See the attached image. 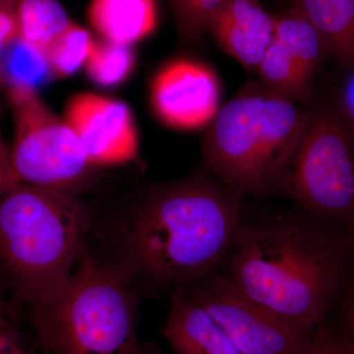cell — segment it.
<instances>
[{"label": "cell", "mask_w": 354, "mask_h": 354, "mask_svg": "<svg viewBox=\"0 0 354 354\" xmlns=\"http://www.w3.org/2000/svg\"><path fill=\"white\" fill-rule=\"evenodd\" d=\"M225 0H169L181 37L196 44L207 32L209 21Z\"/></svg>", "instance_id": "cell-21"}, {"label": "cell", "mask_w": 354, "mask_h": 354, "mask_svg": "<svg viewBox=\"0 0 354 354\" xmlns=\"http://www.w3.org/2000/svg\"><path fill=\"white\" fill-rule=\"evenodd\" d=\"M199 302L243 354H307L311 335L254 301L220 271L178 286Z\"/></svg>", "instance_id": "cell-8"}, {"label": "cell", "mask_w": 354, "mask_h": 354, "mask_svg": "<svg viewBox=\"0 0 354 354\" xmlns=\"http://www.w3.org/2000/svg\"><path fill=\"white\" fill-rule=\"evenodd\" d=\"M344 68L354 65V0H293Z\"/></svg>", "instance_id": "cell-14"}, {"label": "cell", "mask_w": 354, "mask_h": 354, "mask_svg": "<svg viewBox=\"0 0 354 354\" xmlns=\"http://www.w3.org/2000/svg\"><path fill=\"white\" fill-rule=\"evenodd\" d=\"M307 354H354V346L325 322L312 333Z\"/></svg>", "instance_id": "cell-23"}, {"label": "cell", "mask_w": 354, "mask_h": 354, "mask_svg": "<svg viewBox=\"0 0 354 354\" xmlns=\"http://www.w3.org/2000/svg\"><path fill=\"white\" fill-rule=\"evenodd\" d=\"M354 268V237L304 209L242 216L220 271L247 297L311 335Z\"/></svg>", "instance_id": "cell-1"}, {"label": "cell", "mask_w": 354, "mask_h": 354, "mask_svg": "<svg viewBox=\"0 0 354 354\" xmlns=\"http://www.w3.org/2000/svg\"><path fill=\"white\" fill-rule=\"evenodd\" d=\"M88 19L104 41L132 46L155 31L157 4L156 0H92Z\"/></svg>", "instance_id": "cell-13"}, {"label": "cell", "mask_w": 354, "mask_h": 354, "mask_svg": "<svg viewBox=\"0 0 354 354\" xmlns=\"http://www.w3.org/2000/svg\"><path fill=\"white\" fill-rule=\"evenodd\" d=\"M6 315V285L3 276L0 272V351L7 348L14 339H17L7 321Z\"/></svg>", "instance_id": "cell-25"}, {"label": "cell", "mask_w": 354, "mask_h": 354, "mask_svg": "<svg viewBox=\"0 0 354 354\" xmlns=\"http://www.w3.org/2000/svg\"><path fill=\"white\" fill-rule=\"evenodd\" d=\"M276 194L354 234V129L332 109L310 111Z\"/></svg>", "instance_id": "cell-6"}, {"label": "cell", "mask_w": 354, "mask_h": 354, "mask_svg": "<svg viewBox=\"0 0 354 354\" xmlns=\"http://www.w3.org/2000/svg\"><path fill=\"white\" fill-rule=\"evenodd\" d=\"M353 237H354V234H353Z\"/></svg>", "instance_id": "cell-30"}, {"label": "cell", "mask_w": 354, "mask_h": 354, "mask_svg": "<svg viewBox=\"0 0 354 354\" xmlns=\"http://www.w3.org/2000/svg\"><path fill=\"white\" fill-rule=\"evenodd\" d=\"M20 39L46 53L72 22L57 0H16Z\"/></svg>", "instance_id": "cell-17"}, {"label": "cell", "mask_w": 354, "mask_h": 354, "mask_svg": "<svg viewBox=\"0 0 354 354\" xmlns=\"http://www.w3.org/2000/svg\"><path fill=\"white\" fill-rule=\"evenodd\" d=\"M6 88L12 84H26L38 90L53 77L46 53L18 39L4 62Z\"/></svg>", "instance_id": "cell-20"}, {"label": "cell", "mask_w": 354, "mask_h": 354, "mask_svg": "<svg viewBox=\"0 0 354 354\" xmlns=\"http://www.w3.org/2000/svg\"><path fill=\"white\" fill-rule=\"evenodd\" d=\"M309 118L268 88H245L211 122L203 144L207 169L242 197L276 194Z\"/></svg>", "instance_id": "cell-4"}, {"label": "cell", "mask_w": 354, "mask_h": 354, "mask_svg": "<svg viewBox=\"0 0 354 354\" xmlns=\"http://www.w3.org/2000/svg\"><path fill=\"white\" fill-rule=\"evenodd\" d=\"M6 90L14 123L9 151L10 185L69 193L92 167L80 140L66 120L48 108L36 88L17 83Z\"/></svg>", "instance_id": "cell-7"}, {"label": "cell", "mask_w": 354, "mask_h": 354, "mask_svg": "<svg viewBox=\"0 0 354 354\" xmlns=\"http://www.w3.org/2000/svg\"><path fill=\"white\" fill-rule=\"evenodd\" d=\"M274 39L312 76L330 53L318 30L295 7L274 16Z\"/></svg>", "instance_id": "cell-16"}, {"label": "cell", "mask_w": 354, "mask_h": 354, "mask_svg": "<svg viewBox=\"0 0 354 354\" xmlns=\"http://www.w3.org/2000/svg\"><path fill=\"white\" fill-rule=\"evenodd\" d=\"M97 41L85 28L71 22L46 50L55 78H67L85 67Z\"/></svg>", "instance_id": "cell-19"}, {"label": "cell", "mask_w": 354, "mask_h": 354, "mask_svg": "<svg viewBox=\"0 0 354 354\" xmlns=\"http://www.w3.org/2000/svg\"><path fill=\"white\" fill-rule=\"evenodd\" d=\"M91 223L87 206L64 191L16 184L0 197V263L31 317L68 283Z\"/></svg>", "instance_id": "cell-3"}, {"label": "cell", "mask_w": 354, "mask_h": 354, "mask_svg": "<svg viewBox=\"0 0 354 354\" xmlns=\"http://www.w3.org/2000/svg\"><path fill=\"white\" fill-rule=\"evenodd\" d=\"M136 64V55L132 46L97 41L94 50L85 64L86 74L93 83L101 87L120 85L131 75Z\"/></svg>", "instance_id": "cell-18"}, {"label": "cell", "mask_w": 354, "mask_h": 354, "mask_svg": "<svg viewBox=\"0 0 354 354\" xmlns=\"http://www.w3.org/2000/svg\"><path fill=\"white\" fill-rule=\"evenodd\" d=\"M64 115L92 167L127 164L137 158L138 131L124 102L95 93H78L67 102Z\"/></svg>", "instance_id": "cell-9"}, {"label": "cell", "mask_w": 354, "mask_h": 354, "mask_svg": "<svg viewBox=\"0 0 354 354\" xmlns=\"http://www.w3.org/2000/svg\"><path fill=\"white\" fill-rule=\"evenodd\" d=\"M207 32L246 68H257L274 39V15L259 0H225L209 19Z\"/></svg>", "instance_id": "cell-11"}, {"label": "cell", "mask_w": 354, "mask_h": 354, "mask_svg": "<svg viewBox=\"0 0 354 354\" xmlns=\"http://www.w3.org/2000/svg\"><path fill=\"white\" fill-rule=\"evenodd\" d=\"M19 39L16 0H6L0 4V87L6 88L4 62L9 50Z\"/></svg>", "instance_id": "cell-22"}, {"label": "cell", "mask_w": 354, "mask_h": 354, "mask_svg": "<svg viewBox=\"0 0 354 354\" xmlns=\"http://www.w3.org/2000/svg\"><path fill=\"white\" fill-rule=\"evenodd\" d=\"M243 198L212 174L153 188L128 227L137 268L172 290L218 271L243 216Z\"/></svg>", "instance_id": "cell-2"}, {"label": "cell", "mask_w": 354, "mask_h": 354, "mask_svg": "<svg viewBox=\"0 0 354 354\" xmlns=\"http://www.w3.org/2000/svg\"><path fill=\"white\" fill-rule=\"evenodd\" d=\"M266 88L295 102H307L312 95V78L292 55L274 39L257 68Z\"/></svg>", "instance_id": "cell-15"}, {"label": "cell", "mask_w": 354, "mask_h": 354, "mask_svg": "<svg viewBox=\"0 0 354 354\" xmlns=\"http://www.w3.org/2000/svg\"><path fill=\"white\" fill-rule=\"evenodd\" d=\"M162 334L176 354H243L209 312L181 288L172 290Z\"/></svg>", "instance_id": "cell-12"}, {"label": "cell", "mask_w": 354, "mask_h": 354, "mask_svg": "<svg viewBox=\"0 0 354 354\" xmlns=\"http://www.w3.org/2000/svg\"><path fill=\"white\" fill-rule=\"evenodd\" d=\"M10 171H9V152H7L1 130H0V197L10 188Z\"/></svg>", "instance_id": "cell-27"}, {"label": "cell", "mask_w": 354, "mask_h": 354, "mask_svg": "<svg viewBox=\"0 0 354 354\" xmlns=\"http://www.w3.org/2000/svg\"><path fill=\"white\" fill-rule=\"evenodd\" d=\"M136 298L120 274L84 256L55 302L32 316L53 354H142Z\"/></svg>", "instance_id": "cell-5"}, {"label": "cell", "mask_w": 354, "mask_h": 354, "mask_svg": "<svg viewBox=\"0 0 354 354\" xmlns=\"http://www.w3.org/2000/svg\"><path fill=\"white\" fill-rule=\"evenodd\" d=\"M0 354H26L18 339H14L7 348L0 351Z\"/></svg>", "instance_id": "cell-28"}, {"label": "cell", "mask_w": 354, "mask_h": 354, "mask_svg": "<svg viewBox=\"0 0 354 354\" xmlns=\"http://www.w3.org/2000/svg\"><path fill=\"white\" fill-rule=\"evenodd\" d=\"M351 73L344 85L342 94V113L344 120L354 129V65L349 68Z\"/></svg>", "instance_id": "cell-26"}, {"label": "cell", "mask_w": 354, "mask_h": 354, "mask_svg": "<svg viewBox=\"0 0 354 354\" xmlns=\"http://www.w3.org/2000/svg\"><path fill=\"white\" fill-rule=\"evenodd\" d=\"M335 309L339 313V332L354 346V268Z\"/></svg>", "instance_id": "cell-24"}, {"label": "cell", "mask_w": 354, "mask_h": 354, "mask_svg": "<svg viewBox=\"0 0 354 354\" xmlns=\"http://www.w3.org/2000/svg\"><path fill=\"white\" fill-rule=\"evenodd\" d=\"M220 83L215 72L189 59L167 64L151 83V104L158 120L177 129L209 124L220 109Z\"/></svg>", "instance_id": "cell-10"}, {"label": "cell", "mask_w": 354, "mask_h": 354, "mask_svg": "<svg viewBox=\"0 0 354 354\" xmlns=\"http://www.w3.org/2000/svg\"><path fill=\"white\" fill-rule=\"evenodd\" d=\"M4 1H6V0H0V4L3 3Z\"/></svg>", "instance_id": "cell-29"}]
</instances>
